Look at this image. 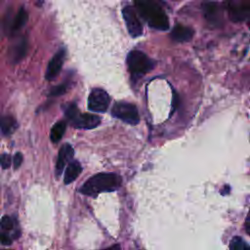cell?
Segmentation results:
<instances>
[{"label":"cell","mask_w":250,"mask_h":250,"mask_svg":"<svg viewBox=\"0 0 250 250\" xmlns=\"http://www.w3.org/2000/svg\"><path fill=\"white\" fill-rule=\"evenodd\" d=\"M121 177L115 173H99L91 177L79 191L86 195H97L104 191H113L121 185Z\"/></svg>","instance_id":"obj_1"},{"label":"cell","mask_w":250,"mask_h":250,"mask_svg":"<svg viewBox=\"0 0 250 250\" xmlns=\"http://www.w3.org/2000/svg\"><path fill=\"white\" fill-rule=\"evenodd\" d=\"M135 6L148 25L154 29L166 30L169 27V21L163 9L154 1H136Z\"/></svg>","instance_id":"obj_2"},{"label":"cell","mask_w":250,"mask_h":250,"mask_svg":"<svg viewBox=\"0 0 250 250\" xmlns=\"http://www.w3.org/2000/svg\"><path fill=\"white\" fill-rule=\"evenodd\" d=\"M127 64L132 76L141 77L150 71L154 66V62L150 60L145 53L134 50L127 56Z\"/></svg>","instance_id":"obj_3"},{"label":"cell","mask_w":250,"mask_h":250,"mask_svg":"<svg viewBox=\"0 0 250 250\" xmlns=\"http://www.w3.org/2000/svg\"><path fill=\"white\" fill-rule=\"evenodd\" d=\"M111 114L114 117L131 125H136L140 122V115L138 109L134 104L130 103H116L111 109Z\"/></svg>","instance_id":"obj_4"},{"label":"cell","mask_w":250,"mask_h":250,"mask_svg":"<svg viewBox=\"0 0 250 250\" xmlns=\"http://www.w3.org/2000/svg\"><path fill=\"white\" fill-rule=\"evenodd\" d=\"M109 104L108 94L100 88H95L91 91L88 97V108L95 112H104Z\"/></svg>","instance_id":"obj_5"},{"label":"cell","mask_w":250,"mask_h":250,"mask_svg":"<svg viewBox=\"0 0 250 250\" xmlns=\"http://www.w3.org/2000/svg\"><path fill=\"white\" fill-rule=\"evenodd\" d=\"M122 14H123V18L126 22V26L129 34L132 37H138L142 35L143 26L134 8L131 6L124 7L122 10Z\"/></svg>","instance_id":"obj_6"},{"label":"cell","mask_w":250,"mask_h":250,"mask_svg":"<svg viewBox=\"0 0 250 250\" xmlns=\"http://www.w3.org/2000/svg\"><path fill=\"white\" fill-rule=\"evenodd\" d=\"M75 128L93 129L101 123V118L98 115L90 113H80L79 111L69 120Z\"/></svg>","instance_id":"obj_7"},{"label":"cell","mask_w":250,"mask_h":250,"mask_svg":"<svg viewBox=\"0 0 250 250\" xmlns=\"http://www.w3.org/2000/svg\"><path fill=\"white\" fill-rule=\"evenodd\" d=\"M64 57H65V50L62 48L50 60L46 69V73H45V78L47 80L49 81L53 80L60 73L64 61Z\"/></svg>","instance_id":"obj_8"},{"label":"cell","mask_w":250,"mask_h":250,"mask_svg":"<svg viewBox=\"0 0 250 250\" xmlns=\"http://www.w3.org/2000/svg\"><path fill=\"white\" fill-rule=\"evenodd\" d=\"M27 50V44L25 39H20L16 43L12 44V46L9 47L7 52V59L11 63H18L20 62L26 54Z\"/></svg>","instance_id":"obj_9"},{"label":"cell","mask_w":250,"mask_h":250,"mask_svg":"<svg viewBox=\"0 0 250 250\" xmlns=\"http://www.w3.org/2000/svg\"><path fill=\"white\" fill-rule=\"evenodd\" d=\"M74 155V149L69 144H64L62 146L59 154L58 159L56 162V175L60 176L62 173L63 168L66 164L71 162Z\"/></svg>","instance_id":"obj_10"},{"label":"cell","mask_w":250,"mask_h":250,"mask_svg":"<svg viewBox=\"0 0 250 250\" xmlns=\"http://www.w3.org/2000/svg\"><path fill=\"white\" fill-rule=\"evenodd\" d=\"M249 14H250L249 6L229 4V19L232 21H234V22L243 21L248 19Z\"/></svg>","instance_id":"obj_11"},{"label":"cell","mask_w":250,"mask_h":250,"mask_svg":"<svg viewBox=\"0 0 250 250\" xmlns=\"http://www.w3.org/2000/svg\"><path fill=\"white\" fill-rule=\"evenodd\" d=\"M202 9L204 12V16L206 20L212 23V24H217L221 23V13L220 9L217 5V3L213 2H206L202 5Z\"/></svg>","instance_id":"obj_12"},{"label":"cell","mask_w":250,"mask_h":250,"mask_svg":"<svg viewBox=\"0 0 250 250\" xmlns=\"http://www.w3.org/2000/svg\"><path fill=\"white\" fill-rule=\"evenodd\" d=\"M193 36V30L183 24H177L174 26L171 32V37L177 42L189 41Z\"/></svg>","instance_id":"obj_13"},{"label":"cell","mask_w":250,"mask_h":250,"mask_svg":"<svg viewBox=\"0 0 250 250\" xmlns=\"http://www.w3.org/2000/svg\"><path fill=\"white\" fill-rule=\"evenodd\" d=\"M81 171H82V167L78 161L69 162L65 169L64 176H63L64 184L72 183L80 175Z\"/></svg>","instance_id":"obj_14"},{"label":"cell","mask_w":250,"mask_h":250,"mask_svg":"<svg viewBox=\"0 0 250 250\" xmlns=\"http://www.w3.org/2000/svg\"><path fill=\"white\" fill-rule=\"evenodd\" d=\"M27 19H28L27 12L25 11V9L23 7H21L20 10L18 11V13L16 14V16L13 18L10 32H16L18 30H20L21 28H22L24 26V24L26 23Z\"/></svg>","instance_id":"obj_15"},{"label":"cell","mask_w":250,"mask_h":250,"mask_svg":"<svg viewBox=\"0 0 250 250\" xmlns=\"http://www.w3.org/2000/svg\"><path fill=\"white\" fill-rule=\"evenodd\" d=\"M17 128H18V123L13 116L7 115L0 118V129L5 136L13 134V132Z\"/></svg>","instance_id":"obj_16"},{"label":"cell","mask_w":250,"mask_h":250,"mask_svg":"<svg viewBox=\"0 0 250 250\" xmlns=\"http://www.w3.org/2000/svg\"><path fill=\"white\" fill-rule=\"evenodd\" d=\"M66 128V123L64 121L57 122L51 129L50 132V139L53 143H58L62 138Z\"/></svg>","instance_id":"obj_17"},{"label":"cell","mask_w":250,"mask_h":250,"mask_svg":"<svg viewBox=\"0 0 250 250\" xmlns=\"http://www.w3.org/2000/svg\"><path fill=\"white\" fill-rule=\"evenodd\" d=\"M230 250H250L249 244L241 237L235 236L229 242Z\"/></svg>","instance_id":"obj_18"},{"label":"cell","mask_w":250,"mask_h":250,"mask_svg":"<svg viewBox=\"0 0 250 250\" xmlns=\"http://www.w3.org/2000/svg\"><path fill=\"white\" fill-rule=\"evenodd\" d=\"M13 18H12V12L11 10H8L6 15L4 16L3 21H2V28L4 30V33H8L11 30V25H12Z\"/></svg>","instance_id":"obj_19"},{"label":"cell","mask_w":250,"mask_h":250,"mask_svg":"<svg viewBox=\"0 0 250 250\" xmlns=\"http://www.w3.org/2000/svg\"><path fill=\"white\" fill-rule=\"evenodd\" d=\"M0 226H1V228L3 229L10 230V229H12L14 228V221H13V219L10 216H4L1 219Z\"/></svg>","instance_id":"obj_20"},{"label":"cell","mask_w":250,"mask_h":250,"mask_svg":"<svg viewBox=\"0 0 250 250\" xmlns=\"http://www.w3.org/2000/svg\"><path fill=\"white\" fill-rule=\"evenodd\" d=\"M12 165V157L8 153L0 154V166L3 169H8Z\"/></svg>","instance_id":"obj_21"},{"label":"cell","mask_w":250,"mask_h":250,"mask_svg":"<svg viewBox=\"0 0 250 250\" xmlns=\"http://www.w3.org/2000/svg\"><path fill=\"white\" fill-rule=\"evenodd\" d=\"M65 91H66V85H65V84H61V85H58V86L54 87V88L50 91L49 96H51V97L60 96V95H62Z\"/></svg>","instance_id":"obj_22"},{"label":"cell","mask_w":250,"mask_h":250,"mask_svg":"<svg viewBox=\"0 0 250 250\" xmlns=\"http://www.w3.org/2000/svg\"><path fill=\"white\" fill-rule=\"evenodd\" d=\"M22 160H23V156L21 152H17L14 157H13V166L15 169H18L21 163H22Z\"/></svg>","instance_id":"obj_23"},{"label":"cell","mask_w":250,"mask_h":250,"mask_svg":"<svg viewBox=\"0 0 250 250\" xmlns=\"http://www.w3.org/2000/svg\"><path fill=\"white\" fill-rule=\"evenodd\" d=\"M0 243H2L3 245H10L12 243V239L6 233H1L0 234Z\"/></svg>","instance_id":"obj_24"},{"label":"cell","mask_w":250,"mask_h":250,"mask_svg":"<svg viewBox=\"0 0 250 250\" xmlns=\"http://www.w3.org/2000/svg\"><path fill=\"white\" fill-rule=\"evenodd\" d=\"M103 250H121L120 249V246L118 244H114L108 248H105V249H103Z\"/></svg>","instance_id":"obj_25"},{"label":"cell","mask_w":250,"mask_h":250,"mask_svg":"<svg viewBox=\"0 0 250 250\" xmlns=\"http://www.w3.org/2000/svg\"><path fill=\"white\" fill-rule=\"evenodd\" d=\"M245 229H246V232L249 233V217H247L245 220Z\"/></svg>","instance_id":"obj_26"}]
</instances>
